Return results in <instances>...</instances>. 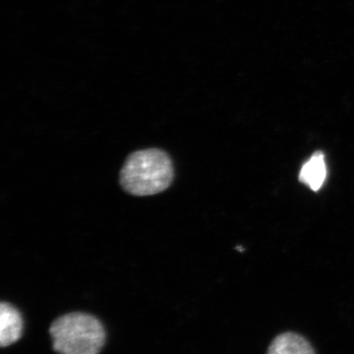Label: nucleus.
<instances>
[{
	"label": "nucleus",
	"mask_w": 354,
	"mask_h": 354,
	"mask_svg": "<svg viewBox=\"0 0 354 354\" xmlns=\"http://www.w3.org/2000/svg\"><path fill=\"white\" fill-rule=\"evenodd\" d=\"M174 176L169 156L160 149H146L128 156L120 171V185L134 196H152L167 190Z\"/></svg>",
	"instance_id": "nucleus-1"
},
{
	"label": "nucleus",
	"mask_w": 354,
	"mask_h": 354,
	"mask_svg": "<svg viewBox=\"0 0 354 354\" xmlns=\"http://www.w3.org/2000/svg\"><path fill=\"white\" fill-rule=\"evenodd\" d=\"M327 174L325 155L322 152H316L302 165L299 180L310 189L318 191L325 183Z\"/></svg>",
	"instance_id": "nucleus-4"
},
{
	"label": "nucleus",
	"mask_w": 354,
	"mask_h": 354,
	"mask_svg": "<svg viewBox=\"0 0 354 354\" xmlns=\"http://www.w3.org/2000/svg\"><path fill=\"white\" fill-rule=\"evenodd\" d=\"M267 354H315V351L302 335L286 332L272 339Z\"/></svg>",
	"instance_id": "nucleus-5"
},
{
	"label": "nucleus",
	"mask_w": 354,
	"mask_h": 354,
	"mask_svg": "<svg viewBox=\"0 0 354 354\" xmlns=\"http://www.w3.org/2000/svg\"><path fill=\"white\" fill-rule=\"evenodd\" d=\"M53 349L59 354H97L106 341V332L95 317L69 313L51 324Z\"/></svg>",
	"instance_id": "nucleus-2"
},
{
	"label": "nucleus",
	"mask_w": 354,
	"mask_h": 354,
	"mask_svg": "<svg viewBox=\"0 0 354 354\" xmlns=\"http://www.w3.org/2000/svg\"><path fill=\"white\" fill-rule=\"evenodd\" d=\"M23 333V319L12 304H0V344L3 348L19 341Z\"/></svg>",
	"instance_id": "nucleus-3"
}]
</instances>
